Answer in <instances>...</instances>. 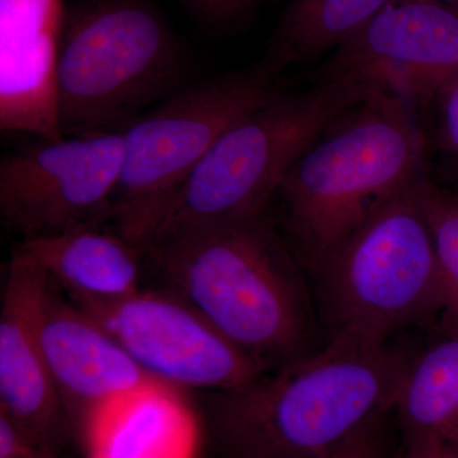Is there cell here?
I'll use <instances>...</instances> for the list:
<instances>
[{
  "mask_svg": "<svg viewBox=\"0 0 458 458\" xmlns=\"http://www.w3.org/2000/svg\"><path fill=\"white\" fill-rule=\"evenodd\" d=\"M165 286L273 372L325 348L302 267L271 208L186 229L141 247Z\"/></svg>",
  "mask_w": 458,
  "mask_h": 458,
  "instance_id": "1",
  "label": "cell"
},
{
  "mask_svg": "<svg viewBox=\"0 0 458 458\" xmlns=\"http://www.w3.org/2000/svg\"><path fill=\"white\" fill-rule=\"evenodd\" d=\"M420 349L327 344L241 387L205 394L201 420L218 458H333L355 434L393 412Z\"/></svg>",
  "mask_w": 458,
  "mask_h": 458,
  "instance_id": "2",
  "label": "cell"
},
{
  "mask_svg": "<svg viewBox=\"0 0 458 458\" xmlns=\"http://www.w3.org/2000/svg\"><path fill=\"white\" fill-rule=\"evenodd\" d=\"M415 107L375 89L292 165L274 200L283 234L307 273L423 174ZM274 203V201H273Z\"/></svg>",
  "mask_w": 458,
  "mask_h": 458,
  "instance_id": "3",
  "label": "cell"
},
{
  "mask_svg": "<svg viewBox=\"0 0 458 458\" xmlns=\"http://www.w3.org/2000/svg\"><path fill=\"white\" fill-rule=\"evenodd\" d=\"M418 180L310 274L327 345L377 348L414 328L437 327L441 273Z\"/></svg>",
  "mask_w": 458,
  "mask_h": 458,
  "instance_id": "4",
  "label": "cell"
},
{
  "mask_svg": "<svg viewBox=\"0 0 458 458\" xmlns=\"http://www.w3.org/2000/svg\"><path fill=\"white\" fill-rule=\"evenodd\" d=\"M376 87L354 75L318 77L276 92L219 138L168 199L146 242L186 229L267 212L297 159Z\"/></svg>",
  "mask_w": 458,
  "mask_h": 458,
  "instance_id": "5",
  "label": "cell"
},
{
  "mask_svg": "<svg viewBox=\"0 0 458 458\" xmlns=\"http://www.w3.org/2000/svg\"><path fill=\"white\" fill-rule=\"evenodd\" d=\"M182 51L146 0H81L64 9L57 56L63 137L123 131L180 89Z\"/></svg>",
  "mask_w": 458,
  "mask_h": 458,
  "instance_id": "6",
  "label": "cell"
},
{
  "mask_svg": "<svg viewBox=\"0 0 458 458\" xmlns=\"http://www.w3.org/2000/svg\"><path fill=\"white\" fill-rule=\"evenodd\" d=\"M258 64L181 87L123 131L125 153L108 225L146 242L165 204L234 123L273 98Z\"/></svg>",
  "mask_w": 458,
  "mask_h": 458,
  "instance_id": "7",
  "label": "cell"
},
{
  "mask_svg": "<svg viewBox=\"0 0 458 458\" xmlns=\"http://www.w3.org/2000/svg\"><path fill=\"white\" fill-rule=\"evenodd\" d=\"M0 159V216L22 241L106 225L120 174L123 131L40 140Z\"/></svg>",
  "mask_w": 458,
  "mask_h": 458,
  "instance_id": "8",
  "label": "cell"
},
{
  "mask_svg": "<svg viewBox=\"0 0 458 458\" xmlns=\"http://www.w3.org/2000/svg\"><path fill=\"white\" fill-rule=\"evenodd\" d=\"M73 303L150 378L177 390H232L267 373L170 286L141 288L113 302Z\"/></svg>",
  "mask_w": 458,
  "mask_h": 458,
  "instance_id": "9",
  "label": "cell"
},
{
  "mask_svg": "<svg viewBox=\"0 0 458 458\" xmlns=\"http://www.w3.org/2000/svg\"><path fill=\"white\" fill-rule=\"evenodd\" d=\"M354 75L415 108L438 101L458 78V8L399 0L334 51L318 77Z\"/></svg>",
  "mask_w": 458,
  "mask_h": 458,
  "instance_id": "10",
  "label": "cell"
},
{
  "mask_svg": "<svg viewBox=\"0 0 458 458\" xmlns=\"http://www.w3.org/2000/svg\"><path fill=\"white\" fill-rule=\"evenodd\" d=\"M50 285L44 267L17 247L0 309V412L42 450L57 454L73 434L42 345Z\"/></svg>",
  "mask_w": 458,
  "mask_h": 458,
  "instance_id": "11",
  "label": "cell"
},
{
  "mask_svg": "<svg viewBox=\"0 0 458 458\" xmlns=\"http://www.w3.org/2000/svg\"><path fill=\"white\" fill-rule=\"evenodd\" d=\"M59 289L51 280L42 345L73 439L84 445L90 424L108 403L157 381Z\"/></svg>",
  "mask_w": 458,
  "mask_h": 458,
  "instance_id": "12",
  "label": "cell"
},
{
  "mask_svg": "<svg viewBox=\"0 0 458 458\" xmlns=\"http://www.w3.org/2000/svg\"><path fill=\"white\" fill-rule=\"evenodd\" d=\"M62 0H0V126L60 140L57 56Z\"/></svg>",
  "mask_w": 458,
  "mask_h": 458,
  "instance_id": "13",
  "label": "cell"
},
{
  "mask_svg": "<svg viewBox=\"0 0 458 458\" xmlns=\"http://www.w3.org/2000/svg\"><path fill=\"white\" fill-rule=\"evenodd\" d=\"M72 302H113L140 291L143 249L107 225L22 241Z\"/></svg>",
  "mask_w": 458,
  "mask_h": 458,
  "instance_id": "14",
  "label": "cell"
},
{
  "mask_svg": "<svg viewBox=\"0 0 458 458\" xmlns=\"http://www.w3.org/2000/svg\"><path fill=\"white\" fill-rule=\"evenodd\" d=\"M182 391L153 382L108 403L90 424L92 458H189L192 418Z\"/></svg>",
  "mask_w": 458,
  "mask_h": 458,
  "instance_id": "15",
  "label": "cell"
},
{
  "mask_svg": "<svg viewBox=\"0 0 458 458\" xmlns=\"http://www.w3.org/2000/svg\"><path fill=\"white\" fill-rule=\"evenodd\" d=\"M399 0H291L258 65L271 78L309 64L360 32Z\"/></svg>",
  "mask_w": 458,
  "mask_h": 458,
  "instance_id": "16",
  "label": "cell"
},
{
  "mask_svg": "<svg viewBox=\"0 0 458 458\" xmlns=\"http://www.w3.org/2000/svg\"><path fill=\"white\" fill-rule=\"evenodd\" d=\"M401 447L458 438V337L419 349L393 409Z\"/></svg>",
  "mask_w": 458,
  "mask_h": 458,
  "instance_id": "17",
  "label": "cell"
},
{
  "mask_svg": "<svg viewBox=\"0 0 458 458\" xmlns=\"http://www.w3.org/2000/svg\"><path fill=\"white\" fill-rule=\"evenodd\" d=\"M417 191L441 273L443 309L436 330L441 337H458V192L424 174L419 177Z\"/></svg>",
  "mask_w": 458,
  "mask_h": 458,
  "instance_id": "18",
  "label": "cell"
},
{
  "mask_svg": "<svg viewBox=\"0 0 458 458\" xmlns=\"http://www.w3.org/2000/svg\"><path fill=\"white\" fill-rule=\"evenodd\" d=\"M201 20L223 30L240 29L249 22L259 0H185Z\"/></svg>",
  "mask_w": 458,
  "mask_h": 458,
  "instance_id": "19",
  "label": "cell"
},
{
  "mask_svg": "<svg viewBox=\"0 0 458 458\" xmlns=\"http://www.w3.org/2000/svg\"><path fill=\"white\" fill-rule=\"evenodd\" d=\"M0 412V458H54Z\"/></svg>",
  "mask_w": 458,
  "mask_h": 458,
  "instance_id": "20",
  "label": "cell"
},
{
  "mask_svg": "<svg viewBox=\"0 0 458 458\" xmlns=\"http://www.w3.org/2000/svg\"><path fill=\"white\" fill-rule=\"evenodd\" d=\"M377 418L372 423L349 439L333 458H385L384 437H382V421Z\"/></svg>",
  "mask_w": 458,
  "mask_h": 458,
  "instance_id": "21",
  "label": "cell"
},
{
  "mask_svg": "<svg viewBox=\"0 0 458 458\" xmlns=\"http://www.w3.org/2000/svg\"><path fill=\"white\" fill-rule=\"evenodd\" d=\"M439 140L443 148L458 156V78L439 96Z\"/></svg>",
  "mask_w": 458,
  "mask_h": 458,
  "instance_id": "22",
  "label": "cell"
},
{
  "mask_svg": "<svg viewBox=\"0 0 458 458\" xmlns=\"http://www.w3.org/2000/svg\"><path fill=\"white\" fill-rule=\"evenodd\" d=\"M399 458H458V456L448 443L434 442L401 447Z\"/></svg>",
  "mask_w": 458,
  "mask_h": 458,
  "instance_id": "23",
  "label": "cell"
},
{
  "mask_svg": "<svg viewBox=\"0 0 458 458\" xmlns=\"http://www.w3.org/2000/svg\"><path fill=\"white\" fill-rule=\"evenodd\" d=\"M448 445H451L452 450L456 452V454L458 456V438L454 439V441L448 442Z\"/></svg>",
  "mask_w": 458,
  "mask_h": 458,
  "instance_id": "24",
  "label": "cell"
},
{
  "mask_svg": "<svg viewBox=\"0 0 458 458\" xmlns=\"http://www.w3.org/2000/svg\"><path fill=\"white\" fill-rule=\"evenodd\" d=\"M442 2L447 3V4L454 5L458 8V0H442Z\"/></svg>",
  "mask_w": 458,
  "mask_h": 458,
  "instance_id": "25",
  "label": "cell"
},
{
  "mask_svg": "<svg viewBox=\"0 0 458 458\" xmlns=\"http://www.w3.org/2000/svg\"><path fill=\"white\" fill-rule=\"evenodd\" d=\"M54 458H62V457L56 456V457H54ZM84 458H92V457H90V456H89V454H87V456L84 457Z\"/></svg>",
  "mask_w": 458,
  "mask_h": 458,
  "instance_id": "26",
  "label": "cell"
}]
</instances>
